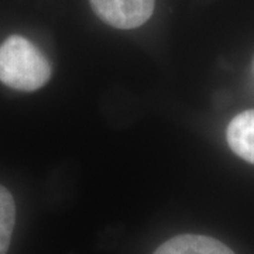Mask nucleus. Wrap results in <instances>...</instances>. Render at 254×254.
I'll list each match as a JSON object with an SVG mask.
<instances>
[{
	"label": "nucleus",
	"mask_w": 254,
	"mask_h": 254,
	"mask_svg": "<svg viewBox=\"0 0 254 254\" xmlns=\"http://www.w3.org/2000/svg\"><path fill=\"white\" fill-rule=\"evenodd\" d=\"M16 225V203L7 188L0 185V254H7Z\"/></svg>",
	"instance_id": "obj_5"
},
{
	"label": "nucleus",
	"mask_w": 254,
	"mask_h": 254,
	"mask_svg": "<svg viewBox=\"0 0 254 254\" xmlns=\"http://www.w3.org/2000/svg\"><path fill=\"white\" fill-rule=\"evenodd\" d=\"M232 151L254 164V110H246L233 119L226 131Z\"/></svg>",
	"instance_id": "obj_4"
},
{
	"label": "nucleus",
	"mask_w": 254,
	"mask_h": 254,
	"mask_svg": "<svg viewBox=\"0 0 254 254\" xmlns=\"http://www.w3.org/2000/svg\"><path fill=\"white\" fill-rule=\"evenodd\" d=\"M91 4L100 20L120 30L143 26L154 11V0H91Z\"/></svg>",
	"instance_id": "obj_2"
},
{
	"label": "nucleus",
	"mask_w": 254,
	"mask_h": 254,
	"mask_svg": "<svg viewBox=\"0 0 254 254\" xmlns=\"http://www.w3.org/2000/svg\"><path fill=\"white\" fill-rule=\"evenodd\" d=\"M44 53L21 36H10L0 44V82L11 89L33 92L51 78Z\"/></svg>",
	"instance_id": "obj_1"
},
{
	"label": "nucleus",
	"mask_w": 254,
	"mask_h": 254,
	"mask_svg": "<svg viewBox=\"0 0 254 254\" xmlns=\"http://www.w3.org/2000/svg\"><path fill=\"white\" fill-rule=\"evenodd\" d=\"M154 254H235L225 243L202 235H180L160 246Z\"/></svg>",
	"instance_id": "obj_3"
}]
</instances>
